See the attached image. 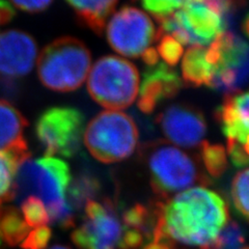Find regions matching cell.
<instances>
[{"label":"cell","instance_id":"cell-9","mask_svg":"<svg viewBox=\"0 0 249 249\" xmlns=\"http://www.w3.org/2000/svg\"><path fill=\"white\" fill-rule=\"evenodd\" d=\"M84 115L74 107L56 106L45 110L36 124V135L47 156L72 158L79 152Z\"/></svg>","mask_w":249,"mask_h":249},{"label":"cell","instance_id":"cell-35","mask_svg":"<svg viewBox=\"0 0 249 249\" xmlns=\"http://www.w3.org/2000/svg\"><path fill=\"white\" fill-rule=\"evenodd\" d=\"M242 30L245 36L249 38V13L246 15V17L242 22Z\"/></svg>","mask_w":249,"mask_h":249},{"label":"cell","instance_id":"cell-4","mask_svg":"<svg viewBox=\"0 0 249 249\" xmlns=\"http://www.w3.org/2000/svg\"><path fill=\"white\" fill-rule=\"evenodd\" d=\"M150 175L153 191L163 199L196 184L206 186L210 180L200 169V163L166 140H153L140 145Z\"/></svg>","mask_w":249,"mask_h":249},{"label":"cell","instance_id":"cell-25","mask_svg":"<svg viewBox=\"0 0 249 249\" xmlns=\"http://www.w3.org/2000/svg\"><path fill=\"white\" fill-rule=\"evenodd\" d=\"M22 217L30 228L44 227L49 222V216L44 202L35 196L26 197L21 201Z\"/></svg>","mask_w":249,"mask_h":249},{"label":"cell","instance_id":"cell-6","mask_svg":"<svg viewBox=\"0 0 249 249\" xmlns=\"http://www.w3.org/2000/svg\"><path fill=\"white\" fill-rule=\"evenodd\" d=\"M138 137V128L130 115L106 110L88 124L84 144L93 158L108 164L128 159L136 150Z\"/></svg>","mask_w":249,"mask_h":249},{"label":"cell","instance_id":"cell-29","mask_svg":"<svg viewBox=\"0 0 249 249\" xmlns=\"http://www.w3.org/2000/svg\"><path fill=\"white\" fill-rule=\"evenodd\" d=\"M51 237V230L44 225V227L36 228L33 231L28 232V235L20 245L22 249H46Z\"/></svg>","mask_w":249,"mask_h":249},{"label":"cell","instance_id":"cell-24","mask_svg":"<svg viewBox=\"0 0 249 249\" xmlns=\"http://www.w3.org/2000/svg\"><path fill=\"white\" fill-rule=\"evenodd\" d=\"M244 244L245 236L242 228L237 222L231 221L212 243L200 249H242Z\"/></svg>","mask_w":249,"mask_h":249},{"label":"cell","instance_id":"cell-5","mask_svg":"<svg viewBox=\"0 0 249 249\" xmlns=\"http://www.w3.org/2000/svg\"><path fill=\"white\" fill-rule=\"evenodd\" d=\"M91 54L83 42L62 36L47 45L37 60V75L42 84L53 91L70 92L87 80Z\"/></svg>","mask_w":249,"mask_h":249},{"label":"cell","instance_id":"cell-17","mask_svg":"<svg viewBox=\"0 0 249 249\" xmlns=\"http://www.w3.org/2000/svg\"><path fill=\"white\" fill-rule=\"evenodd\" d=\"M214 74L215 68L208 58L206 47L192 46L185 53L182 60V81L185 85L211 87Z\"/></svg>","mask_w":249,"mask_h":249},{"label":"cell","instance_id":"cell-18","mask_svg":"<svg viewBox=\"0 0 249 249\" xmlns=\"http://www.w3.org/2000/svg\"><path fill=\"white\" fill-rule=\"evenodd\" d=\"M73 7L77 20L98 36H102L106 22L119 0H67Z\"/></svg>","mask_w":249,"mask_h":249},{"label":"cell","instance_id":"cell-37","mask_svg":"<svg viewBox=\"0 0 249 249\" xmlns=\"http://www.w3.org/2000/svg\"><path fill=\"white\" fill-rule=\"evenodd\" d=\"M50 249H71V248H69L67 246H62V245H54Z\"/></svg>","mask_w":249,"mask_h":249},{"label":"cell","instance_id":"cell-14","mask_svg":"<svg viewBox=\"0 0 249 249\" xmlns=\"http://www.w3.org/2000/svg\"><path fill=\"white\" fill-rule=\"evenodd\" d=\"M183 85L182 78L176 70L164 62L146 67L139 90V110L145 114L153 113L164 101L174 99Z\"/></svg>","mask_w":249,"mask_h":249},{"label":"cell","instance_id":"cell-21","mask_svg":"<svg viewBox=\"0 0 249 249\" xmlns=\"http://www.w3.org/2000/svg\"><path fill=\"white\" fill-rule=\"evenodd\" d=\"M123 222L124 228L138 230L146 239L153 240V232L157 222L155 206L149 208L142 204L134 205L124 212Z\"/></svg>","mask_w":249,"mask_h":249},{"label":"cell","instance_id":"cell-10","mask_svg":"<svg viewBox=\"0 0 249 249\" xmlns=\"http://www.w3.org/2000/svg\"><path fill=\"white\" fill-rule=\"evenodd\" d=\"M107 40L111 48L124 56L137 58L156 40L152 19L136 7L124 6L108 23Z\"/></svg>","mask_w":249,"mask_h":249},{"label":"cell","instance_id":"cell-22","mask_svg":"<svg viewBox=\"0 0 249 249\" xmlns=\"http://www.w3.org/2000/svg\"><path fill=\"white\" fill-rule=\"evenodd\" d=\"M199 163L204 165L210 177L219 178L229 166L227 150L222 144L202 142L199 144Z\"/></svg>","mask_w":249,"mask_h":249},{"label":"cell","instance_id":"cell-13","mask_svg":"<svg viewBox=\"0 0 249 249\" xmlns=\"http://www.w3.org/2000/svg\"><path fill=\"white\" fill-rule=\"evenodd\" d=\"M37 58V45L30 35L21 30L0 34V75L6 78L26 76Z\"/></svg>","mask_w":249,"mask_h":249},{"label":"cell","instance_id":"cell-30","mask_svg":"<svg viewBox=\"0 0 249 249\" xmlns=\"http://www.w3.org/2000/svg\"><path fill=\"white\" fill-rule=\"evenodd\" d=\"M144 239L145 237L142 231L124 227L119 249H140L144 242Z\"/></svg>","mask_w":249,"mask_h":249},{"label":"cell","instance_id":"cell-26","mask_svg":"<svg viewBox=\"0 0 249 249\" xmlns=\"http://www.w3.org/2000/svg\"><path fill=\"white\" fill-rule=\"evenodd\" d=\"M20 163L15 156L0 152V202L1 204L9 200L16 170Z\"/></svg>","mask_w":249,"mask_h":249},{"label":"cell","instance_id":"cell-20","mask_svg":"<svg viewBox=\"0 0 249 249\" xmlns=\"http://www.w3.org/2000/svg\"><path fill=\"white\" fill-rule=\"evenodd\" d=\"M101 189L98 178L90 174L78 175L75 180L69 185L68 204L74 210H79L89 200H93Z\"/></svg>","mask_w":249,"mask_h":249},{"label":"cell","instance_id":"cell-19","mask_svg":"<svg viewBox=\"0 0 249 249\" xmlns=\"http://www.w3.org/2000/svg\"><path fill=\"white\" fill-rule=\"evenodd\" d=\"M29 232V227L14 207H2L0 213V233L2 241L12 247L21 244Z\"/></svg>","mask_w":249,"mask_h":249},{"label":"cell","instance_id":"cell-2","mask_svg":"<svg viewBox=\"0 0 249 249\" xmlns=\"http://www.w3.org/2000/svg\"><path fill=\"white\" fill-rule=\"evenodd\" d=\"M71 178L66 161L47 155L36 159L28 157L16 170L9 200L21 202L29 196L37 197L44 202L49 222L62 229L72 228L75 211L66 198Z\"/></svg>","mask_w":249,"mask_h":249},{"label":"cell","instance_id":"cell-28","mask_svg":"<svg viewBox=\"0 0 249 249\" xmlns=\"http://www.w3.org/2000/svg\"><path fill=\"white\" fill-rule=\"evenodd\" d=\"M187 1L188 0H140L144 9L152 14L156 20L164 18L181 9Z\"/></svg>","mask_w":249,"mask_h":249},{"label":"cell","instance_id":"cell-38","mask_svg":"<svg viewBox=\"0 0 249 249\" xmlns=\"http://www.w3.org/2000/svg\"><path fill=\"white\" fill-rule=\"evenodd\" d=\"M242 249H249V246H245V245H244V246L242 247Z\"/></svg>","mask_w":249,"mask_h":249},{"label":"cell","instance_id":"cell-8","mask_svg":"<svg viewBox=\"0 0 249 249\" xmlns=\"http://www.w3.org/2000/svg\"><path fill=\"white\" fill-rule=\"evenodd\" d=\"M215 68L211 88L225 95L242 90L249 83V44L231 31H224L207 48Z\"/></svg>","mask_w":249,"mask_h":249},{"label":"cell","instance_id":"cell-12","mask_svg":"<svg viewBox=\"0 0 249 249\" xmlns=\"http://www.w3.org/2000/svg\"><path fill=\"white\" fill-rule=\"evenodd\" d=\"M168 142L185 149L198 146L207 133V122L200 109L188 103H176L156 119Z\"/></svg>","mask_w":249,"mask_h":249},{"label":"cell","instance_id":"cell-31","mask_svg":"<svg viewBox=\"0 0 249 249\" xmlns=\"http://www.w3.org/2000/svg\"><path fill=\"white\" fill-rule=\"evenodd\" d=\"M19 10L27 13H40L48 9L53 0H11Z\"/></svg>","mask_w":249,"mask_h":249},{"label":"cell","instance_id":"cell-11","mask_svg":"<svg viewBox=\"0 0 249 249\" xmlns=\"http://www.w3.org/2000/svg\"><path fill=\"white\" fill-rule=\"evenodd\" d=\"M84 221L72 233L79 249H119L124 227L110 199L89 200L84 206Z\"/></svg>","mask_w":249,"mask_h":249},{"label":"cell","instance_id":"cell-27","mask_svg":"<svg viewBox=\"0 0 249 249\" xmlns=\"http://www.w3.org/2000/svg\"><path fill=\"white\" fill-rule=\"evenodd\" d=\"M157 51L159 57L163 58L164 64L174 68L183 56V45L169 35H156Z\"/></svg>","mask_w":249,"mask_h":249},{"label":"cell","instance_id":"cell-3","mask_svg":"<svg viewBox=\"0 0 249 249\" xmlns=\"http://www.w3.org/2000/svg\"><path fill=\"white\" fill-rule=\"evenodd\" d=\"M245 0H188L181 9L157 20L156 35H169L182 45L207 46L227 29Z\"/></svg>","mask_w":249,"mask_h":249},{"label":"cell","instance_id":"cell-32","mask_svg":"<svg viewBox=\"0 0 249 249\" xmlns=\"http://www.w3.org/2000/svg\"><path fill=\"white\" fill-rule=\"evenodd\" d=\"M15 15L16 13L12 5L5 0H0V25L11 22Z\"/></svg>","mask_w":249,"mask_h":249},{"label":"cell","instance_id":"cell-36","mask_svg":"<svg viewBox=\"0 0 249 249\" xmlns=\"http://www.w3.org/2000/svg\"><path fill=\"white\" fill-rule=\"evenodd\" d=\"M242 146V150L244 151V153L249 157V136L246 138V140L244 142L243 144H240Z\"/></svg>","mask_w":249,"mask_h":249},{"label":"cell","instance_id":"cell-16","mask_svg":"<svg viewBox=\"0 0 249 249\" xmlns=\"http://www.w3.org/2000/svg\"><path fill=\"white\" fill-rule=\"evenodd\" d=\"M28 122L10 102L0 100V152L15 156L20 162L30 157L24 130Z\"/></svg>","mask_w":249,"mask_h":249},{"label":"cell","instance_id":"cell-23","mask_svg":"<svg viewBox=\"0 0 249 249\" xmlns=\"http://www.w3.org/2000/svg\"><path fill=\"white\" fill-rule=\"evenodd\" d=\"M231 194L237 211L249 220V167L239 171L233 178Z\"/></svg>","mask_w":249,"mask_h":249},{"label":"cell","instance_id":"cell-7","mask_svg":"<svg viewBox=\"0 0 249 249\" xmlns=\"http://www.w3.org/2000/svg\"><path fill=\"white\" fill-rule=\"evenodd\" d=\"M139 73L127 59L108 55L92 66L88 90L93 101L111 110L128 108L138 95Z\"/></svg>","mask_w":249,"mask_h":249},{"label":"cell","instance_id":"cell-33","mask_svg":"<svg viewBox=\"0 0 249 249\" xmlns=\"http://www.w3.org/2000/svg\"><path fill=\"white\" fill-rule=\"evenodd\" d=\"M142 58L143 60V62L145 64L146 67H151V66H155L156 64H158L159 62V55L157 51H156V48H149L147 49L142 55Z\"/></svg>","mask_w":249,"mask_h":249},{"label":"cell","instance_id":"cell-1","mask_svg":"<svg viewBox=\"0 0 249 249\" xmlns=\"http://www.w3.org/2000/svg\"><path fill=\"white\" fill-rule=\"evenodd\" d=\"M155 210V242H178L201 248L213 242L230 219L223 197L202 186L187 189L166 201H158Z\"/></svg>","mask_w":249,"mask_h":249},{"label":"cell","instance_id":"cell-34","mask_svg":"<svg viewBox=\"0 0 249 249\" xmlns=\"http://www.w3.org/2000/svg\"><path fill=\"white\" fill-rule=\"evenodd\" d=\"M140 249H175L174 244L169 242H155L153 241L152 243L145 245L144 247Z\"/></svg>","mask_w":249,"mask_h":249},{"label":"cell","instance_id":"cell-15","mask_svg":"<svg viewBox=\"0 0 249 249\" xmlns=\"http://www.w3.org/2000/svg\"><path fill=\"white\" fill-rule=\"evenodd\" d=\"M214 116L229 142L243 144L249 136V90L225 95Z\"/></svg>","mask_w":249,"mask_h":249}]
</instances>
